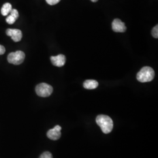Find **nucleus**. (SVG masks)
I'll use <instances>...</instances> for the list:
<instances>
[{
	"label": "nucleus",
	"mask_w": 158,
	"mask_h": 158,
	"mask_svg": "<svg viewBox=\"0 0 158 158\" xmlns=\"http://www.w3.org/2000/svg\"><path fill=\"white\" fill-rule=\"evenodd\" d=\"M96 123L101 128L103 133L106 134L110 133L113 130V120L109 116L99 115L96 118Z\"/></svg>",
	"instance_id": "1"
},
{
	"label": "nucleus",
	"mask_w": 158,
	"mask_h": 158,
	"mask_svg": "<svg viewBox=\"0 0 158 158\" xmlns=\"http://www.w3.org/2000/svg\"><path fill=\"white\" fill-rule=\"evenodd\" d=\"M155 72L152 68L145 66L142 68L136 74V79L141 83L151 81L155 77Z\"/></svg>",
	"instance_id": "2"
},
{
	"label": "nucleus",
	"mask_w": 158,
	"mask_h": 158,
	"mask_svg": "<svg viewBox=\"0 0 158 158\" xmlns=\"http://www.w3.org/2000/svg\"><path fill=\"white\" fill-rule=\"evenodd\" d=\"M53 87L51 85L42 83L36 85L35 91L38 96L41 97H48L51 96L53 93Z\"/></svg>",
	"instance_id": "3"
},
{
	"label": "nucleus",
	"mask_w": 158,
	"mask_h": 158,
	"mask_svg": "<svg viewBox=\"0 0 158 158\" xmlns=\"http://www.w3.org/2000/svg\"><path fill=\"white\" fill-rule=\"evenodd\" d=\"M25 55L23 51H18L11 52L8 55V62L15 65L21 64L24 61Z\"/></svg>",
	"instance_id": "4"
},
{
	"label": "nucleus",
	"mask_w": 158,
	"mask_h": 158,
	"mask_svg": "<svg viewBox=\"0 0 158 158\" xmlns=\"http://www.w3.org/2000/svg\"><path fill=\"white\" fill-rule=\"evenodd\" d=\"M6 34L10 36L14 42H19L23 38V33L21 30L17 29H7Z\"/></svg>",
	"instance_id": "5"
},
{
	"label": "nucleus",
	"mask_w": 158,
	"mask_h": 158,
	"mask_svg": "<svg viewBox=\"0 0 158 158\" xmlns=\"http://www.w3.org/2000/svg\"><path fill=\"white\" fill-rule=\"evenodd\" d=\"M62 130L61 127L59 125H56L53 128L49 130L47 132V136L52 140L56 141L59 139L61 136V132Z\"/></svg>",
	"instance_id": "6"
},
{
	"label": "nucleus",
	"mask_w": 158,
	"mask_h": 158,
	"mask_svg": "<svg viewBox=\"0 0 158 158\" xmlns=\"http://www.w3.org/2000/svg\"><path fill=\"white\" fill-rule=\"evenodd\" d=\"M112 29L115 32H124L127 30V27L124 23L119 19H115L112 23Z\"/></svg>",
	"instance_id": "7"
},
{
	"label": "nucleus",
	"mask_w": 158,
	"mask_h": 158,
	"mask_svg": "<svg viewBox=\"0 0 158 158\" xmlns=\"http://www.w3.org/2000/svg\"><path fill=\"white\" fill-rule=\"evenodd\" d=\"M51 60L53 65L56 67H62L66 63V57L60 54L56 56H51Z\"/></svg>",
	"instance_id": "8"
},
{
	"label": "nucleus",
	"mask_w": 158,
	"mask_h": 158,
	"mask_svg": "<svg viewBox=\"0 0 158 158\" xmlns=\"http://www.w3.org/2000/svg\"><path fill=\"white\" fill-rule=\"evenodd\" d=\"M98 85V83L94 80H87L83 83V87L86 89H95Z\"/></svg>",
	"instance_id": "9"
},
{
	"label": "nucleus",
	"mask_w": 158,
	"mask_h": 158,
	"mask_svg": "<svg viewBox=\"0 0 158 158\" xmlns=\"http://www.w3.org/2000/svg\"><path fill=\"white\" fill-rule=\"evenodd\" d=\"M12 10V6L11 4L7 2L4 4L2 8H1V14L3 15V16H6L8 15L10 12Z\"/></svg>",
	"instance_id": "10"
},
{
	"label": "nucleus",
	"mask_w": 158,
	"mask_h": 158,
	"mask_svg": "<svg viewBox=\"0 0 158 158\" xmlns=\"http://www.w3.org/2000/svg\"><path fill=\"white\" fill-rule=\"evenodd\" d=\"M15 21H16L15 18H14L12 16H11V15H10L9 16H8L7 18H6V22L8 23V24H10V25L14 23L15 22Z\"/></svg>",
	"instance_id": "11"
},
{
	"label": "nucleus",
	"mask_w": 158,
	"mask_h": 158,
	"mask_svg": "<svg viewBox=\"0 0 158 158\" xmlns=\"http://www.w3.org/2000/svg\"><path fill=\"white\" fill-rule=\"evenodd\" d=\"M152 35L155 38H158V25H156L155 27H153L152 31Z\"/></svg>",
	"instance_id": "12"
},
{
	"label": "nucleus",
	"mask_w": 158,
	"mask_h": 158,
	"mask_svg": "<svg viewBox=\"0 0 158 158\" xmlns=\"http://www.w3.org/2000/svg\"><path fill=\"white\" fill-rule=\"evenodd\" d=\"M10 15L15 18L16 20L19 17V13L16 9H12L11 11L10 12Z\"/></svg>",
	"instance_id": "13"
},
{
	"label": "nucleus",
	"mask_w": 158,
	"mask_h": 158,
	"mask_svg": "<svg viewBox=\"0 0 158 158\" xmlns=\"http://www.w3.org/2000/svg\"><path fill=\"white\" fill-rule=\"evenodd\" d=\"M40 158H53V156L51 152H45L40 156Z\"/></svg>",
	"instance_id": "14"
},
{
	"label": "nucleus",
	"mask_w": 158,
	"mask_h": 158,
	"mask_svg": "<svg viewBox=\"0 0 158 158\" xmlns=\"http://www.w3.org/2000/svg\"><path fill=\"white\" fill-rule=\"evenodd\" d=\"M46 1L48 4L51 6H54L59 3L60 1V0H46Z\"/></svg>",
	"instance_id": "15"
},
{
	"label": "nucleus",
	"mask_w": 158,
	"mask_h": 158,
	"mask_svg": "<svg viewBox=\"0 0 158 158\" xmlns=\"http://www.w3.org/2000/svg\"><path fill=\"white\" fill-rule=\"evenodd\" d=\"M6 52V48L4 46L0 45V55H2L3 54H4V53Z\"/></svg>",
	"instance_id": "16"
},
{
	"label": "nucleus",
	"mask_w": 158,
	"mask_h": 158,
	"mask_svg": "<svg viewBox=\"0 0 158 158\" xmlns=\"http://www.w3.org/2000/svg\"><path fill=\"white\" fill-rule=\"evenodd\" d=\"M92 2H97L98 0H91Z\"/></svg>",
	"instance_id": "17"
}]
</instances>
